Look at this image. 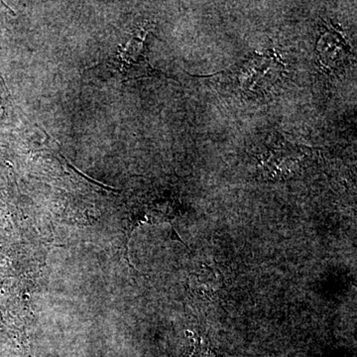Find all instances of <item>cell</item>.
Instances as JSON below:
<instances>
[{
  "label": "cell",
  "instance_id": "1",
  "mask_svg": "<svg viewBox=\"0 0 357 357\" xmlns=\"http://www.w3.org/2000/svg\"><path fill=\"white\" fill-rule=\"evenodd\" d=\"M282 70L283 65L274 55H255L241 67L239 79L246 91L258 93L272 86Z\"/></svg>",
  "mask_w": 357,
  "mask_h": 357
},
{
  "label": "cell",
  "instance_id": "2",
  "mask_svg": "<svg viewBox=\"0 0 357 357\" xmlns=\"http://www.w3.org/2000/svg\"><path fill=\"white\" fill-rule=\"evenodd\" d=\"M145 37H134L121 53L122 67L130 68V77L144 76L153 72L148 63Z\"/></svg>",
  "mask_w": 357,
  "mask_h": 357
}]
</instances>
